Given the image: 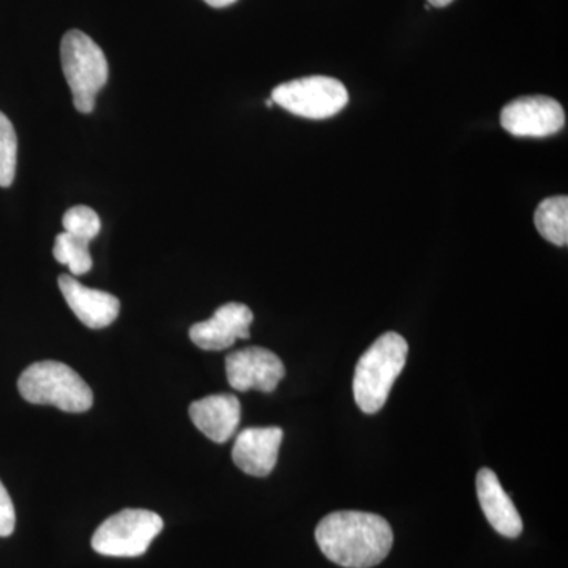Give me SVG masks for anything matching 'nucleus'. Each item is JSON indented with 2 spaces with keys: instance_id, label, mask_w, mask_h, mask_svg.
I'll return each instance as SVG.
<instances>
[{
  "instance_id": "obj_18",
  "label": "nucleus",
  "mask_w": 568,
  "mask_h": 568,
  "mask_svg": "<svg viewBox=\"0 0 568 568\" xmlns=\"http://www.w3.org/2000/svg\"><path fill=\"white\" fill-rule=\"evenodd\" d=\"M17 526L13 500L0 481V537H9Z\"/></svg>"
},
{
  "instance_id": "obj_6",
  "label": "nucleus",
  "mask_w": 568,
  "mask_h": 568,
  "mask_svg": "<svg viewBox=\"0 0 568 568\" xmlns=\"http://www.w3.org/2000/svg\"><path fill=\"white\" fill-rule=\"evenodd\" d=\"M272 102L291 114L321 121L345 110L349 93L345 84L335 78L308 77L276 85Z\"/></svg>"
},
{
  "instance_id": "obj_3",
  "label": "nucleus",
  "mask_w": 568,
  "mask_h": 568,
  "mask_svg": "<svg viewBox=\"0 0 568 568\" xmlns=\"http://www.w3.org/2000/svg\"><path fill=\"white\" fill-rule=\"evenodd\" d=\"M18 388L32 405L59 407L65 413H85L93 405L92 388L69 365L44 361L22 372Z\"/></svg>"
},
{
  "instance_id": "obj_7",
  "label": "nucleus",
  "mask_w": 568,
  "mask_h": 568,
  "mask_svg": "<svg viewBox=\"0 0 568 568\" xmlns=\"http://www.w3.org/2000/svg\"><path fill=\"white\" fill-rule=\"evenodd\" d=\"M500 125L517 138H548L566 125V112L551 97H521L504 106Z\"/></svg>"
},
{
  "instance_id": "obj_19",
  "label": "nucleus",
  "mask_w": 568,
  "mask_h": 568,
  "mask_svg": "<svg viewBox=\"0 0 568 568\" xmlns=\"http://www.w3.org/2000/svg\"><path fill=\"white\" fill-rule=\"evenodd\" d=\"M204 2L213 9H224V7L233 6L237 0H204Z\"/></svg>"
},
{
  "instance_id": "obj_13",
  "label": "nucleus",
  "mask_w": 568,
  "mask_h": 568,
  "mask_svg": "<svg viewBox=\"0 0 568 568\" xmlns=\"http://www.w3.org/2000/svg\"><path fill=\"white\" fill-rule=\"evenodd\" d=\"M477 496L489 525L500 536L517 538L523 530L521 517L510 497L504 491L499 478L488 467L478 470Z\"/></svg>"
},
{
  "instance_id": "obj_20",
  "label": "nucleus",
  "mask_w": 568,
  "mask_h": 568,
  "mask_svg": "<svg viewBox=\"0 0 568 568\" xmlns=\"http://www.w3.org/2000/svg\"><path fill=\"white\" fill-rule=\"evenodd\" d=\"M454 0H428L429 6L436 7V9H444V7L450 6Z\"/></svg>"
},
{
  "instance_id": "obj_8",
  "label": "nucleus",
  "mask_w": 568,
  "mask_h": 568,
  "mask_svg": "<svg viewBox=\"0 0 568 568\" xmlns=\"http://www.w3.org/2000/svg\"><path fill=\"white\" fill-rule=\"evenodd\" d=\"M284 373L282 358L264 347H246L226 357L227 383L237 392L272 394Z\"/></svg>"
},
{
  "instance_id": "obj_21",
  "label": "nucleus",
  "mask_w": 568,
  "mask_h": 568,
  "mask_svg": "<svg viewBox=\"0 0 568 568\" xmlns=\"http://www.w3.org/2000/svg\"><path fill=\"white\" fill-rule=\"evenodd\" d=\"M274 104H275V103H274V102H272V99H271V100H267V102H265V106H268V108L274 106Z\"/></svg>"
},
{
  "instance_id": "obj_9",
  "label": "nucleus",
  "mask_w": 568,
  "mask_h": 568,
  "mask_svg": "<svg viewBox=\"0 0 568 568\" xmlns=\"http://www.w3.org/2000/svg\"><path fill=\"white\" fill-rule=\"evenodd\" d=\"M253 312L244 304L230 302L220 306L215 315L190 328V338L204 351H223L234 346L237 339L250 338Z\"/></svg>"
},
{
  "instance_id": "obj_14",
  "label": "nucleus",
  "mask_w": 568,
  "mask_h": 568,
  "mask_svg": "<svg viewBox=\"0 0 568 568\" xmlns=\"http://www.w3.org/2000/svg\"><path fill=\"white\" fill-rule=\"evenodd\" d=\"M534 223L545 241L558 246L568 244V197L552 196L538 205Z\"/></svg>"
},
{
  "instance_id": "obj_5",
  "label": "nucleus",
  "mask_w": 568,
  "mask_h": 568,
  "mask_svg": "<svg viewBox=\"0 0 568 568\" xmlns=\"http://www.w3.org/2000/svg\"><path fill=\"white\" fill-rule=\"evenodd\" d=\"M162 529L163 519L155 511L125 508L100 525L93 534L92 548L110 558H138Z\"/></svg>"
},
{
  "instance_id": "obj_12",
  "label": "nucleus",
  "mask_w": 568,
  "mask_h": 568,
  "mask_svg": "<svg viewBox=\"0 0 568 568\" xmlns=\"http://www.w3.org/2000/svg\"><path fill=\"white\" fill-rule=\"evenodd\" d=\"M241 414V402L231 394L205 396L190 406L194 426L216 444L227 443L234 436Z\"/></svg>"
},
{
  "instance_id": "obj_1",
  "label": "nucleus",
  "mask_w": 568,
  "mask_h": 568,
  "mask_svg": "<svg viewBox=\"0 0 568 568\" xmlns=\"http://www.w3.org/2000/svg\"><path fill=\"white\" fill-rule=\"evenodd\" d=\"M316 541L325 558L345 568L379 566L394 545V530L379 515L335 511L316 528Z\"/></svg>"
},
{
  "instance_id": "obj_15",
  "label": "nucleus",
  "mask_w": 568,
  "mask_h": 568,
  "mask_svg": "<svg viewBox=\"0 0 568 568\" xmlns=\"http://www.w3.org/2000/svg\"><path fill=\"white\" fill-rule=\"evenodd\" d=\"M89 244H91V242L63 231L62 234L55 237L52 254H54L55 261H58L59 264L69 265L71 275H84L91 271L93 265L91 252H89Z\"/></svg>"
},
{
  "instance_id": "obj_17",
  "label": "nucleus",
  "mask_w": 568,
  "mask_h": 568,
  "mask_svg": "<svg viewBox=\"0 0 568 568\" xmlns=\"http://www.w3.org/2000/svg\"><path fill=\"white\" fill-rule=\"evenodd\" d=\"M63 230L65 233L77 235L84 241L92 242L102 230L100 216L88 205H74L63 215Z\"/></svg>"
},
{
  "instance_id": "obj_4",
  "label": "nucleus",
  "mask_w": 568,
  "mask_h": 568,
  "mask_svg": "<svg viewBox=\"0 0 568 568\" xmlns=\"http://www.w3.org/2000/svg\"><path fill=\"white\" fill-rule=\"evenodd\" d=\"M63 77L73 93V104L82 114L95 110L97 93L108 82L106 55L102 48L81 31L63 36L61 44Z\"/></svg>"
},
{
  "instance_id": "obj_10",
  "label": "nucleus",
  "mask_w": 568,
  "mask_h": 568,
  "mask_svg": "<svg viewBox=\"0 0 568 568\" xmlns=\"http://www.w3.org/2000/svg\"><path fill=\"white\" fill-rule=\"evenodd\" d=\"M283 443V429L246 428L239 433L233 448V459L239 469L253 477H267L278 462Z\"/></svg>"
},
{
  "instance_id": "obj_11",
  "label": "nucleus",
  "mask_w": 568,
  "mask_h": 568,
  "mask_svg": "<svg viewBox=\"0 0 568 568\" xmlns=\"http://www.w3.org/2000/svg\"><path fill=\"white\" fill-rule=\"evenodd\" d=\"M59 287L67 305L85 327H108L121 313V302L115 295L84 286L74 276H59Z\"/></svg>"
},
{
  "instance_id": "obj_16",
  "label": "nucleus",
  "mask_w": 568,
  "mask_h": 568,
  "mask_svg": "<svg viewBox=\"0 0 568 568\" xmlns=\"http://www.w3.org/2000/svg\"><path fill=\"white\" fill-rule=\"evenodd\" d=\"M18 140L10 119L0 112V186L7 189L17 174Z\"/></svg>"
},
{
  "instance_id": "obj_2",
  "label": "nucleus",
  "mask_w": 568,
  "mask_h": 568,
  "mask_svg": "<svg viewBox=\"0 0 568 568\" xmlns=\"http://www.w3.org/2000/svg\"><path fill=\"white\" fill-rule=\"evenodd\" d=\"M406 339L387 332L362 355L354 376V398L365 414H376L387 403L388 394L403 372L407 358Z\"/></svg>"
}]
</instances>
